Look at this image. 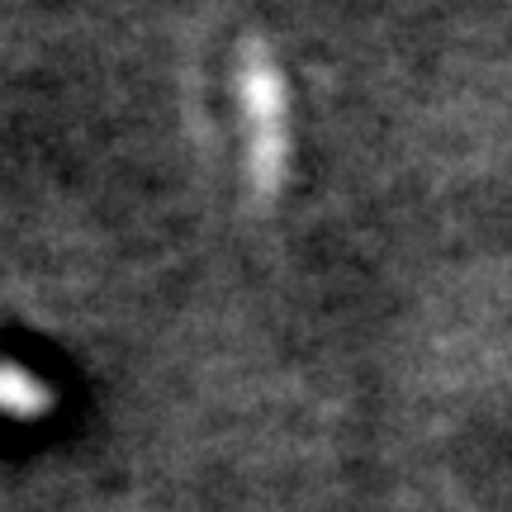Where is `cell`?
<instances>
[{"mask_svg": "<svg viewBox=\"0 0 512 512\" xmlns=\"http://www.w3.org/2000/svg\"><path fill=\"white\" fill-rule=\"evenodd\" d=\"M233 91H238L242 133H247V181L261 204H271L294 166L290 143V86L275 53L261 38H247L233 62Z\"/></svg>", "mask_w": 512, "mask_h": 512, "instance_id": "cell-1", "label": "cell"}, {"mask_svg": "<svg viewBox=\"0 0 512 512\" xmlns=\"http://www.w3.org/2000/svg\"><path fill=\"white\" fill-rule=\"evenodd\" d=\"M53 408V389L43 380H34L29 370L5 366L0 361V413H15V418H43Z\"/></svg>", "mask_w": 512, "mask_h": 512, "instance_id": "cell-2", "label": "cell"}]
</instances>
